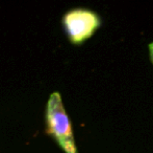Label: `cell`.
I'll return each mask as SVG.
<instances>
[{
    "mask_svg": "<svg viewBox=\"0 0 153 153\" xmlns=\"http://www.w3.org/2000/svg\"><path fill=\"white\" fill-rule=\"evenodd\" d=\"M47 132L51 134L56 143L66 153H78L75 145L72 125L69 120L57 91L50 94L46 107Z\"/></svg>",
    "mask_w": 153,
    "mask_h": 153,
    "instance_id": "obj_1",
    "label": "cell"
},
{
    "mask_svg": "<svg viewBox=\"0 0 153 153\" xmlns=\"http://www.w3.org/2000/svg\"><path fill=\"white\" fill-rule=\"evenodd\" d=\"M65 31L73 44H81L91 38L100 27L101 19L95 12L87 8H74L62 19Z\"/></svg>",
    "mask_w": 153,
    "mask_h": 153,
    "instance_id": "obj_2",
    "label": "cell"
},
{
    "mask_svg": "<svg viewBox=\"0 0 153 153\" xmlns=\"http://www.w3.org/2000/svg\"><path fill=\"white\" fill-rule=\"evenodd\" d=\"M148 48H149V56H150V60H151L152 64H153V42L150 43L149 46H148Z\"/></svg>",
    "mask_w": 153,
    "mask_h": 153,
    "instance_id": "obj_3",
    "label": "cell"
}]
</instances>
